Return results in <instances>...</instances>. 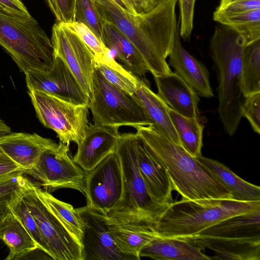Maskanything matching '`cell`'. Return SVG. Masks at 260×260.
I'll return each mask as SVG.
<instances>
[{
	"instance_id": "4fadbf2b",
	"label": "cell",
	"mask_w": 260,
	"mask_h": 260,
	"mask_svg": "<svg viewBox=\"0 0 260 260\" xmlns=\"http://www.w3.org/2000/svg\"><path fill=\"white\" fill-rule=\"evenodd\" d=\"M24 74L28 90L39 91L76 105H88L89 97L58 57H54L49 71H28Z\"/></svg>"
},
{
	"instance_id": "f6af8a7d",
	"label": "cell",
	"mask_w": 260,
	"mask_h": 260,
	"mask_svg": "<svg viewBox=\"0 0 260 260\" xmlns=\"http://www.w3.org/2000/svg\"><path fill=\"white\" fill-rule=\"evenodd\" d=\"M11 197L0 200V224L6 214L9 212L8 202Z\"/></svg>"
},
{
	"instance_id": "44dd1931",
	"label": "cell",
	"mask_w": 260,
	"mask_h": 260,
	"mask_svg": "<svg viewBox=\"0 0 260 260\" xmlns=\"http://www.w3.org/2000/svg\"><path fill=\"white\" fill-rule=\"evenodd\" d=\"M102 41L122 66L136 77L143 78L149 72L145 61L133 43L114 25L104 21Z\"/></svg>"
},
{
	"instance_id": "6da1fadb",
	"label": "cell",
	"mask_w": 260,
	"mask_h": 260,
	"mask_svg": "<svg viewBox=\"0 0 260 260\" xmlns=\"http://www.w3.org/2000/svg\"><path fill=\"white\" fill-rule=\"evenodd\" d=\"M136 129L167 171L174 190L182 199L207 205L234 199L217 178L181 145L152 125L139 126Z\"/></svg>"
},
{
	"instance_id": "8fae6325",
	"label": "cell",
	"mask_w": 260,
	"mask_h": 260,
	"mask_svg": "<svg viewBox=\"0 0 260 260\" xmlns=\"http://www.w3.org/2000/svg\"><path fill=\"white\" fill-rule=\"evenodd\" d=\"M104 21L114 25L135 46L153 76L172 72L169 64L139 26L137 15H131L110 0H94Z\"/></svg>"
},
{
	"instance_id": "f546056e",
	"label": "cell",
	"mask_w": 260,
	"mask_h": 260,
	"mask_svg": "<svg viewBox=\"0 0 260 260\" xmlns=\"http://www.w3.org/2000/svg\"><path fill=\"white\" fill-rule=\"evenodd\" d=\"M213 18L242 37L246 45L260 40V9L232 15L213 16Z\"/></svg>"
},
{
	"instance_id": "4316f807",
	"label": "cell",
	"mask_w": 260,
	"mask_h": 260,
	"mask_svg": "<svg viewBox=\"0 0 260 260\" xmlns=\"http://www.w3.org/2000/svg\"><path fill=\"white\" fill-rule=\"evenodd\" d=\"M196 235L228 238L260 235V210L229 217Z\"/></svg>"
},
{
	"instance_id": "8992f818",
	"label": "cell",
	"mask_w": 260,
	"mask_h": 260,
	"mask_svg": "<svg viewBox=\"0 0 260 260\" xmlns=\"http://www.w3.org/2000/svg\"><path fill=\"white\" fill-rule=\"evenodd\" d=\"M88 108L95 124L134 128L152 125V122L135 97L107 81L94 67Z\"/></svg>"
},
{
	"instance_id": "f35d334b",
	"label": "cell",
	"mask_w": 260,
	"mask_h": 260,
	"mask_svg": "<svg viewBox=\"0 0 260 260\" xmlns=\"http://www.w3.org/2000/svg\"><path fill=\"white\" fill-rule=\"evenodd\" d=\"M180 8V36L184 40L190 36L193 29L194 9L196 0H177Z\"/></svg>"
},
{
	"instance_id": "b9f144b4",
	"label": "cell",
	"mask_w": 260,
	"mask_h": 260,
	"mask_svg": "<svg viewBox=\"0 0 260 260\" xmlns=\"http://www.w3.org/2000/svg\"><path fill=\"white\" fill-rule=\"evenodd\" d=\"M131 4L138 15L147 13L158 4L156 0H126Z\"/></svg>"
},
{
	"instance_id": "ac0fdd59",
	"label": "cell",
	"mask_w": 260,
	"mask_h": 260,
	"mask_svg": "<svg viewBox=\"0 0 260 260\" xmlns=\"http://www.w3.org/2000/svg\"><path fill=\"white\" fill-rule=\"evenodd\" d=\"M55 143L53 140L36 133L0 135V152L8 156L23 172L31 169L42 153Z\"/></svg>"
},
{
	"instance_id": "ba28073f",
	"label": "cell",
	"mask_w": 260,
	"mask_h": 260,
	"mask_svg": "<svg viewBox=\"0 0 260 260\" xmlns=\"http://www.w3.org/2000/svg\"><path fill=\"white\" fill-rule=\"evenodd\" d=\"M35 185L26 178L21 194L48 247L49 256L55 260H84L82 244L44 205Z\"/></svg>"
},
{
	"instance_id": "5bb4252c",
	"label": "cell",
	"mask_w": 260,
	"mask_h": 260,
	"mask_svg": "<svg viewBox=\"0 0 260 260\" xmlns=\"http://www.w3.org/2000/svg\"><path fill=\"white\" fill-rule=\"evenodd\" d=\"M78 209L84 222V260H131L117 246L104 215L87 206Z\"/></svg>"
},
{
	"instance_id": "74e56055",
	"label": "cell",
	"mask_w": 260,
	"mask_h": 260,
	"mask_svg": "<svg viewBox=\"0 0 260 260\" xmlns=\"http://www.w3.org/2000/svg\"><path fill=\"white\" fill-rule=\"evenodd\" d=\"M57 22L68 24L74 22L76 0H45Z\"/></svg>"
},
{
	"instance_id": "ab89813d",
	"label": "cell",
	"mask_w": 260,
	"mask_h": 260,
	"mask_svg": "<svg viewBox=\"0 0 260 260\" xmlns=\"http://www.w3.org/2000/svg\"><path fill=\"white\" fill-rule=\"evenodd\" d=\"M22 171L0 176V200L10 198L24 184L26 177Z\"/></svg>"
},
{
	"instance_id": "83f0119b",
	"label": "cell",
	"mask_w": 260,
	"mask_h": 260,
	"mask_svg": "<svg viewBox=\"0 0 260 260\" xmlns=\"http://www.w3.org/2000/svg\"><path fill=\"white\" fill-rule=\"evenodd\" d=\"M168 112L181 146L194 157L202 155L204 125L199 118L185 117L170 107Z\"/></svg>"
},
{
	"instance_id": "836d02e7",
	"label": "cell",
	"mask_w": 260,
	"mask_h": 260,
	"mask_svg": "<svg viewBox=\"0 0 260 260\" xmlns=\"http://www.w3.org/2000/svg\"><path fill=\"white\" fill-rule=\"evenodd\" d=\"M74 20L86 25L103 42L104 21L95 6L94 0H76Z\"/></svg>"
},
{
	"instance_id": "8d00e7d4",
	"label": "cell",
	"mask_w": 260,
	"mask_h": 260,
	"mask_svg": "<svg viewBox=\"0 0 260 260\" xmlns=\"http://www.w3.org/2000/svg\"><path fill=\"white\" fill-rule=\"evenodd\" d=\"M241 106L242 117L249 121L254 132L260 134V92L246 97Z\"/></svg>"
},
{
	"instance_id": "e0dca14e",
	"label": "cell",
	"mask_w": 260,
	"mask_h": 260,
	"mask_svg": "<svg viewBox=\"0 0 260 260\" xmlns=\"http://www.w3.org/2000/svg\"><path fill=\"white\" fill-rule=\"evenodd\" d=\"M215 254L213 259L259 260L260 235L236 238L202 237L194 235L180 238Z\"/></svg>"
},
{
	"instance_id": "277c9868",
	"label": "cell",
	"mask_w": 260,
	"mask_h": 260,
	"mask_svg": "<svg viewBox=\"0 0 260 260\" xmlns=\"http://www.w3.org/2000/svg\"><path fill=\"white\" fill-rule=\"evenodd\" d=\"M0 46L24 74L28 71L47 72L54 62L51 40L37 20L1 7Z\"/></svg>"
},
{
	"instance_id": "60d3db41",
	"label": "cell",
	"mask_w": 260,
	"mask_h": 260,
	"mask_svg": "<svg viewBox=\"0 0 260 260\" xmlns=\"http://www.w3.org/2000/svg\"><path fill=\"white\" fill-rule=\"evenodd\" d=\"M0 7L5 10L22 17H31L21 0H0Z\"/></svg>"
},
{
	"instance_id": "1f68e13d",
	"label": "cell",
	"mask_w": 260,
	"mask_h": 260,
	"mask_svg": "<svg viewBox=\"0 0 260 260\" xmlns=\"http://www.w3.org/2000/svg\"><path fill=\"white\" fill-rule=\"evenodd\" d=\"M21 187L12 194L8 201V207L9 211L18 219L30 234L37 244L39 249L49 256L48 247L42 238L36 222L22 197L20 191Z\"/></svg>"
},
{
	"instance_id": "7c38bea8",
	"label": "cell",
	"mask_w": 260,
	"mask_h": 260,
	"mask_svg": "<svg viewBox=\"0 0 260 260\" xmlns=\"http://www.w3.org/2000/svg\"><path fill=\"white\" fill-rule=\"evenodd\" d=\"M51 41L54 57L62 60L90 97L95 66L94 57L90 49L76 34L57 22L52 26Z\"/></svg>"
},
{
	"instance_id": "d6a6232c",
	"label": "cell",
	"mask_w": 260,
	"mask_h": 260,
	"mask_svg": "<svg viewBox=\"0 0 260 260\" xmlns=\"http://www.w3.org/2000/svg\"><path fill=\"white\" fill-rule=\"evenodd\" d=\"M94 67L112 84L130 94L135 92L140 78L128 72L114 57L105 63H95Z\"/></svg>"
},
{
	"instance_id": "ee69618b",
	"label": "cell",
	"mask_w": 260,
	"mask_h": 260,
	"mask_svg": "<svg viewBox=\"0 0 260 260\" xmlns=\"http://www.w3.org/2000/svg\"><path fill=\"white\" fill-rule=\"evenodd\" d=\"M126 12L134 15H138L133 6L126 0H110Z\"/></svg>"
},
{
	"instance_id": "484cf974",
	"label": "cell",
	"mask_w": 260,
	"mask_h": 260,
	"mask_svg": "<svg viewBox=\"0 0 260 260\" xmlns=\"http://www.w3.org/2000/svg\"><path fill=\"white\" fill-rule=\"evenodd\" d=\"M0 239L9 249V253L5 259H20L39 249L30 234L10 211L0 224Z\"/></svg>"
},
{
	"instance_id": "cb8c5ba5",
	"label": "cell",
	"mask_w": 260,
	"mask_h": 260,
	"mask_svg": "<svg viewBox=\"0 0 260 260\" xmlns=\"http://www.w3.org/2000/svg\"><path fill=\"white\" fill-rule=\"evenodd\" d=\"M119 249L132 259L139 260L141 250L157 235L154 225L146 222L109 224Z\"/></svg>"
},
{
	"instance_id": "4dcf8cb0",
	"label": "cell",
	"mask_w": 260,
	"mask_h": 260,
	"mask_svg": "<svg viewBox=\"0 0 260 260\" xmlns=\"http://www.w3.org/2000/svg\"><path fill=\"white\" fill-rule=\"evenodd\" d=\"M242 95L260 92V40L245 45L241 69Z\"/></svg>"
},
{
	"instance_id": "30bf717a",
	"label": "cell",
	"mask_w": 260,
	"mask_h": 260,
	"mask_svg": "<svg viewBox=\"0 0 260 260\" xmlns=\"http://www.w3.org/2000/svg\"><path fill=\"white\" fill-rule=\"evenodd\" d=\"M123 192L121 161L114 151L86 173V206L106 215L120 202Z\"/></svg>"
},
{
	"instance_id": "ffe728a7",
	"label": "cell",
	"mask_w": 260,
	"mask_h": 260,
	"mask_svg": "<svg viewBox=\"0 0 260 260\" xmlns=\"http://www.w3.org/2000/svg\"><path fill=\"white\" fill-rule=\"evenodd\" d=\"M157 94L177 113L199 118L200 99L194 90L176 73L153 76Z\"/></svg>"
},
{
	"instance_id": "d4e9b609",
	"label": "cell",
	"mask_w": 260,
	"mask_h": 260,
	"mask_svg": "<svg viewBox=\"0 0 260 260\" xmlns=\"http://www.w3.org/2000/svg\"><path fill=\"white\" fill-rule=\"evenodd\" d=\"M229 190L233 198L243 201H260V187L249 183L221 162L199 155L195 157Z\"/></svg>"
},
{
	"instance_id": "603a6c76",
	"label": "cell",
	"mask_w": 260,
	"mask_h": 260,
	"mask_svg": "<svg viewBox=\"0 0 260 260\" xmlns=\"http://www.w3.org/2000/svg\"><path fill=\"white\" fill-rule=\"evenodd\" d=\"M139 256L154 259H212L201 249L184 239L158 235L141 250Z\"/></svg>"
},
{
	"instance_id": "e575fe53",
	"label": "cell",
	"mask_w": 260,
	"mask_h": 260,
	"mask_svg": "<svg viewBox=\"0 0 260 260\" xmlns=\"http://www.w3.org/2000/svg\"><path fill=\"white\" fill-rule=\"evenodd\" d=\"M64 24L76 34L88 47L94 57L95 63L105 62L113 57L110 50L86 25L76 21Z\"/></svg>"
},
{
	"instance_id": "9a60e30c",
	"label": "cell",
	"mask_w": 260,
	"mask_h": 260,
	"mask_svg": "<svg viewBox=\"0 0 260 260\" xmlns=\"http://www.w3.org/2000/svg\"><path fill=\"white\" fill-rule=\"evenodd\" d=\"M135 151L138 168L148 193L156 205L166 208L173 201V186L159 160L136 132Z\"/></svg>"
},
{
	"instance_id": "2e32d148",
	"label": "cell",
	"mask_w": 260,
	"mask_h": 260,
	"mask_svg": "<svg viewBox=\"0 0 260 260\" xmlns=\"http://www.w3.org/2000/svg\"><path fill=\"white\" fill-rule=\"evenodd\" d=\"M118 129L116 126L89 124L83 139L77 146L74 161L85 172L91 171L115 151L120 135Z\"/></svg>"
},
{
	"instance_id": "52a82bcc",
	"label": "cell",
	"mask_w": 260,
	"mask_h": 260,
	"mask_svg": "<svg viewBox=\"0 0 260 260\" xmlns=\"http://www.w3.org/2000/svg\"><path fill=\"white\" fill-rule=\"evenodd\" d=\"M37 117L43 125L53 130L59 142L78 146L88 125V106L76 105L35 90L28 92Z\"/></svg>"
},
{
	"instance_id": "d590c367",
	"label": "cell",
	"mask_w": 260,
	"mask_h": 260,
	"mask_svg": "<svg viewBox=\"0 0 260 260\" xmlns=\"http://www.w3.org/2000/svg\"><path fill=\"white\" fill-rule=\"evenodd\" d=\"M260 9V0H220L213 16H229Z\"/></svg>"
},
{
	"instance_id": "7bdbcfd3",
	"label": "cell",
	"mask_w": 260,
	"mask_h": 260,
	"mask_svg": "<svg viewBox=\"0 0 260 260\" xmlns=\"http://www.w3.org/2000/svg\"><path fill=\"white\" fill-rule=\"evenodd\" d=\"M19 171H23L8 156L0 152V176Z\"/></svg>"
},
{
	"instance_id": "bcb514c9",
	"label": "cell",
	"mask_w": 260,
	"mask_h": 260,
	"mask_svg": "<svg viewBox=\"0 0 260 260\" xmlns=\"http://www.w3.org/2000/svg\"><path fill=\"white\" fill-rule=\"evenodd\" d=\"M11 133L10 127L5 122L0 118V133L1 134H7Z\"/></svg>"
},
{
	"instance_id": "7dc6e473",
	"label": "cell",
	"mask_w": 260,
	"mask_h": 260,
	"mask_svg": "<svg viewBox=\"0 0 260 260\" xmlns=\"http://www.w3.org/2000/svg\"><path fill=\"white\" fill-rule=\"evenodd\" d=\"M157 1L158 3H159L161 1H162V0H156Z\"/></svg>"
},
{
	"instance_id": "f1b7e54d",
	"label": "cell",
	"mask_w": 260,
	"mask_h": 260,
	"mask_svg": "<svg viewBox=\"0 0 260 260\" xmlns=\"http://www.w3.org/2000/svg\"><path fill=\"white\" fill-rule=\"evenodd\" d=\"M35 190L47 208L82 244L84 222L78 208L53 197L50 192L35 185Z\"/></svg>"
},
{
	"instance_id": "3957f363",
	"label": "cell",
	"mask_w": 260,
	"mask_h": 260,
	"mask_svg": "<svg viewBox=\"0 0 260 260\" xmlns=\"http://www.w3.org/2000/svg\"><path fill=\"white\" fill-rule=\"evenodd\" d=\"M260 210V201L222 199L207 205L181 199L173 201L154 224L156 234L165 238L192 237L229 217Z\"/></svg>"
},
{
	"instance_id": "7a4b0ae2",
	"label": "cell",
	"mask_w": 260,
	"mask_h": 260,
	"mask_svg": "<svg viewBox=\"0 0 260 260\" xmlns=\"http://www.w3.org/2000/svg\"><path fill=\"white\" fill-rule=\"evenodd\" d=\"M245 42L225 26H216L210 40L211 56L218 79V113L223 127L232 136L241 115V69Z\"/></svg>"
},
{
	"instance_id": "d6986e66",
	"label": "cell",
	"mask_w": 260,
	"mask_h": 260,
	"mask_svg": "<svg viewBox=\"0 0 260 260\" xmlns=\"http://www.w3.org/2000/svg\"><path fill=\"white\" fill-rule=\"evenodd\" d=\"M179 29H177L171 51L169 55V65L198 94L209 98L213 92L209 81V73L206 67L192 56L183 47L180 42Z\"/></svg>"
},
{
	"instance_id": "9c48e42d",
	"label": "cell",
	"mask_w": 260,
	"mask_h": 260,
	"mask_svg": "<svg viewBox=\"0 0 260 260\" xmlns=\"http://www.w3.org/2000/svg\"><path fill=\"white\" fill-rule=\"evenodd\" d=\"M69 145L59 142L46 149L35 166L24 172L35 178L46 190L71 188L84 194L86 172L69 155Z\"/></svg>"
},
{
	"instance_id": "5b68a950",
	"label": "cell",
	"mask_w": 260,
	"mask_h": 260,
	"mask_svg": "<svg viewBox=\"0 0 260 260\" xmlns=\"http://www.w3.org/2000/svg\"><path fill=\"white\" fill-rule=\"evenodd\" d=\"M135 136L120 134L115 149L121 161L124 192L117 207L105 215L108 224L146 222L154 225L165 209L154 203L148 193L137 164Z\"/></svg>"
},
{
	"instance_id": "7402d4cb",
	"label": "cell",
	"mask_w": 260,
	"mask_h": 260,
	"mask_svg": "<svg viewBox=\"0 0 260 260\" xmlns=\"http://www.w3.org/2000/svg\"><path fill=\"white\" fill-rule=\"evenodd\" d=\"M133 95L143 107L152 125L167 138L180 145L168 112L169 107L151 89L146 79L139 78L137 89Z\"/></svg>"
}]
</instances>
